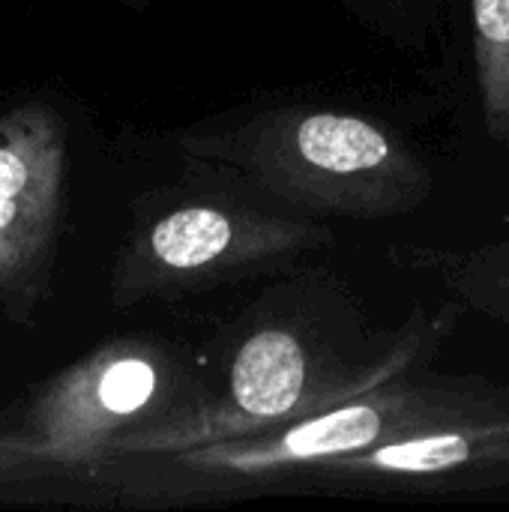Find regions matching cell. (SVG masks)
Listing matches in <instances>:
<instances>
[{
	"instance_id": "3",
	"label": "cell",
	"mask_w": 509,
	"mask_h": 512,
	"mask_svg": "<svg viewBox=\"0 0 509 512\" xmlns=\"http://www.w3.org/2000/svg\"><path fill=\"white\" fill-rule=\"evenodd\" d=\"M486 381L423 375L408 369L342 405L258 435L186 447L174 456L180 489L243 498L300 486L321 462L420 432L468 405Z\"/></svg>"
},
{
	"instance_id": "5",
	"label": "cell",
	"mask_w": 509,
	"mask_h": 512,
	"mask_svg": "<svg viewBox=\"0 0 509 512\" xmlns=\"http://www.w3.org/2000/svg\"><path fill=\"white\" fill-rule=\"evenodd\" d=\"M330 243V231L306 216H282L240 198L174 207L147 234L150 279L225 282L282 270Z\"/></svg>"
},
{
	"instance_id": "6",
	"label": "cell",
	"mask_w": 509,
	"mask_h": 512,
	"mask_svg": "<svg viewBox=\"0 0 509 512\" xmlns=\"http://www.w3.org/2000/svg\"><path fill=\"white\" fill-rule=\"evenodd\" d=\"M483 123L509 153V0H471Z\"/></svg>"
},
{
	"instance_id": "9",
	"label": "cell",
	"mask_w": 509,
	"mask_h": 512,
	"mask_svg": "<svg viewBox=\"0 0 509 512\" xmlns=\"http://www.w3.org/2000/svg\"><path fill=\"white\" fill-rule=\"evenodd\" d=\"M351 9H357L366 21H372L375 27H381L384 33H405L408 39H414V33L420 30L417 21L429 15L432 6H438V0H345Z\"/></svg>"
},
{
	"instance_id": "8",
	"label": "cell",
	"mask_w": 509,
	"mask_h": 512,
	"mask_svg": "<svg viewBox=\"0 0 509 512\" xmlns=\"http://www.w3.org/2000/svg\"><path fill=\"white\" fill-rule=\"evenodd\" d=\"M156 390H159L156 366L147 363V360H138V357H126V360L111 363L102 372L96 396H99V405L108 414L129 417V414L144 411L153 402Z\"/></svg>"
},
{
	"instance_id": "4",
	"label": "cell",
	"mask_w": 509,
	"mask_h": 512,
	"mask_svg": "<svg viewBox=\"0 0 509 512\" xmlns=\"http://www.w3.org/2000/svg\"><path fill=\"white\" fill-rule=\"evenodd\" d=\"M300 486L333 492H483L509 486V390H483L444 420L315 465Z\"/></svg>"
},
{
	"instance_id": "10",
	"label": "cell",
	"mask_w": 509,
	"mask_h": 512,
	"mask_svg": "<svg viewBox=\"0 0 509 512\" xmlns=\"http://www.w3.org/2000/svg\"><path fill=\"white\" fill-rule=\"evenodd\" d=\"M27 186V168L12 150H0V231L12 222L21 192Z\"/></svg>"
},
{
	"instance_id": "2",
	"label": "cell",
	"mask_w": 509,
	"mask_h": 512,
	"mask_svg": "<svg viewBox=\"0 0 509 512\" xmlns=\"http://www.w3.org/2000/svg\"><path fill=\"white\" fill-rule=\"evenodd\" d=\"M189 150L252 189L321 216H399L435 189L426 162L390 126L336 108H261L195 135Z\"/></svg>"
},
{
	"instance_id": "1",
	"label": "cell",
	"mask_w": 509,
	"mask_h": 512,
	"mask_svg": "<svg viewBox=\"0 0 509 512\" xmlns=\"http://www.w3.org/2000/svg\"><path fill=\"white\" fill-rule=\"evenodd\" d=\"M453 306L417 312L393 333H369L351 294L327 276L282 282L234 327L225 396L189 417L186 447L258 435L342 405L408 369L438 345Z\"/></svg>"
},
{
	"instance_id": "7",
	"label": "cell",
	"mask_w": 509,
	"mask_h": 512,
	"mask_svg": "<svg viewBox=\"0 0 509 512\" xmlns=\"http://www.w3.org/2000/svg\"><path fill=\"white\" fill-rule=\"evenodd\" d=\"M444 285L465 309L509 324V240L447 258Z\"/></svg>"
}]
</instances>
